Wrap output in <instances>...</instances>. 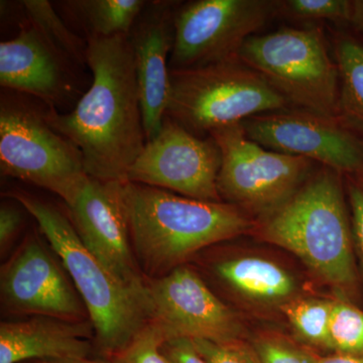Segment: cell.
I'll list each match as a JSON object with an SVG mask.
<instances>
[{"label":"cell","mask_w":363,"mask_h":363,"mask_svg":"<svg viewBox=\"0 0 363 363\" xmlns=\"http://www.w3.org/2000/svg\"><path fill=\"white\" fill-rule=\"evenodd\" d=\"M87 42L92 82L71 111L48 107L52 128L80 150L88 177L125 183L147 135L128 35Z\"/></svg>","instance_id":"6da1fadb"},{"label":"cell","mask_w":363,"mask_h":363,"mask_svg":"<svg viewBox=\"0 0 363 363\" xmlns=\"http://www.w3.org/2000/svg\"><path fill=\"white\" fill-rule=\"evenodd\" d=\"M121 191L136 260L152 276H164L202 248L252 225L242 210L228 203L200 201L130 182Z\"/></svg>","instance_id":"7a4b0ae2"},{"label":"cell","mask_w":363,"mask_h":363,"mask_svg":"<svg viewBox=\"0 0 363 363\" xmlns=\"http://www.w3.org/2000/svg\"><path fill=\"white\" fill-rule=\"evenodd\" d=\"M342 176L322 167L288 201L264 217L259 233L294 253L328 285L348 292L357 284V269Z\"/></svg>","instance_id":"3957f363"},{"label":"cell","mask_w":363,"mask_h":363,"mask_svg":"<svg viewBox=\"0 0 363 363\" xmlns=\"http://www.w3.org/2000/svg\"><path fill=\"white\" fill-rule=\"evenodd\" d=\"M37 221L82 298L102 354L111 357L149 323L145 301L128 290L85 247L70 217L51 203L21 190L4 193Z\"/></svg>","instance_id":"277c9868"},{"label":"cell","mask_w":363,"mask_h":363,"mask_svg":"<svg viewBox=\"0 0 363 363\" xmlns=\"http://www.w3.org/2000/svg\"><path fill=\"white\" fill-rule=\"evenodd\" d=\"M292 108L240 58L169 71L166 116L199 138L257 114Z\"/></svg>","instance_id":"5b68a950"},{"label":"cell","mask_w":363,"mask_h":363,"mask_svg":"<svg viewBox=\"0 0 363 363\" xmlns=\"http://www.w3.org/2000/svg\"><path fill=\"white\" fill-rule=\"evenodd\" d=\"M40 100L2 90L0 97V171L45 189L65 204L83 185L87 174L80 150L55 130Z\"/></svg>","instance_id":"8992f818"},{"label":"cell","mask_w":363,"mask_h":363,"mask_svg":"<svg viewBox=\"0 0 363 363\" xmlns=\"http://www.w3.org/2000/svg\"><path fill=\"white\" fill-rule=\"evenodd\" d=\"M238 58L266 79L292 108L338 117V69L321 26L253 35Z\"/></svg>","instance_id":"52a82bcc"},{"label":"cell","mask_w":363,"mask_h":363,"mask_svg":"<svg viewBox=\"0 0 363 363\" xmlns=\"http://www.w3.org/2000/svg\"><path fill=\"white\" fill-rule=\"evenodd\" d=\"M209 136L221 152L217 187L222 201L264 217L288 201L316 164L266 149L248 138L241 123L218 128Z\"/></svg>","instance_id":"ba28073f"},{"label":"cell","mask_w":363,"mask_h":363,"mask_svg":"<svg viewBox=\"0 0 363 363\" xmlns=\"http://www.w3.org/2000/svg\"><path fill=\"white\" fill-rule=\"evenodd\" d=\"M278 13L274 0H195L180 4L169 71L238 58L243 44Z\"/></svg>","instance_id":"9c48e42d"},{"label":"cell","mask_w":363,"mask_h":363,"mask_svg":"<svg viewBox=\"0 0 363 363\" xmlns=\"http://www.w3.org/2000/svg\"><path fill=\"white\" fill-rule=\"evenodd\" d=\"M266 149L305 157L343 176L363 173V136L339 117L298 108L267 112L241 123Z\"/></svg>","instance_id":"30bf717a"},{"label":"cell","mask_w":363,"mask_h":363,"mask_svg":"<svg viewBox=\"0 0 363 363\" xmlns=\"http://www.w3.org/2000/svg\"><path fill=\"white\" fill-rule=\"evenodd\" d=\"M221 152L211 138H199L169 117L147 140L126 182L160 188L205 202H223L217 181Z\"/></svg>","instance_id":"8fae6325"},{"label":"cell","mask_w":363,"mask_h":363,"mask_svg":"<svg viewBox=\"0 0 363 363\" xmlns=\"http://www.w3.org/2000/svg\"><path fill=\"white\" fill-rule=\"evenodd\" d=\"M123 184L87 177L66 205L72 223L85 247L114 278L147 306V283L131 243Z\"/></svg>","instance_id":"7c38bea8"},{"label":"cell","mask_w":363,"mask_h":363,"mask_svg":"<svg viewBox=\"0 0 363 363\" xmlns=\"http://www.w3.org/2000/svg\"><path fill=\"white\" fill-rule=\"evenodd\" d=\"M145 295L147 319L162 329L167 341L240 339L242 328L238 316L188 267H177L147 284Z\"/></svg>","instance_id":"4fadbf2b"},{"label":"cell","mask_w":363,"mask_h":363,"mask_svg":"<svg viewBox=\"0 0 363 363\" xmlns=\"http://www.w3.org/2000/svg\"><path fill=\"white\" fill-rule=\"evenodd\" d=\"M2 307L13 314L86 321L88 312L72 281L35 234L1 267Z\"/></svg>","instance_id":"5bb4252c"},{"label":"cell","mask_w":363,"mask_h":363,"mask_svg":"<svg viewBox=\"0 0 363 363\" xmlns=\"http://www.w3.org/2000/svg\"><path fill=\"white\" fill-rule=\"evenodd\" d=\"M79 68L28 20L16 37L0 44L1 87L35 98L60 113L71 111L84 94Z\"/></svg>","instance_id":"9a60e30c"},{"label":"cell","mask_w":363,"mask_h":363,"mask_svg":"<svg viewBox=\"0 0 363 363\" xmlns=\"http://www.w3.org/2000/svg\"><path fill=\"white\" fill-rule=\"evenodd\" d=\"M180 2L147 1L128 35L147 140L161 130L169 95V61L175 40V18Z\"/></svg>","instance_id":"2e32d148"},{"label":"cell","mask_w":363,"mask_h":363,"mask_svg":"<svg viewBox=\"0 0 363 363\" xmlns=\"http://www.w3.org/2000/svg\"><path fill=\"white\" fill-rule=\"evenodd\" d=\"M91 322L33 316L0 324V363L89 357Z\"/></svg>","instance_id":"e0dca14e"},{"label":"cell","mask_w":363,"mask_h":363,"mask_svg":"<svg viewBox=\"0 0 363 363\" xmlns=\"http://www.w3.org/2000/svg\"><path fill=\"white\" fill-rule=\"evenodd\" d=\"M145 4V0H67L54 6L74 32L80 30L88 40L128 35Z\"/></svg>","instance_id":"ac0fdd59"},{"label":"cell","mask_w":363,"mask_h":363,"mask_svg":"<svg viewBox=\"0 0 363 363\" xmlns=\"http://www.w3.org/2000/svg\"><path fill=\"white\" fill-rule=\"evenodd\" d=\"M216 274L245 297L259 301H283L297 290L295 279L271 260L245 257L227 259L216 266Z\"/></svg>","instance_id":"d6986e66"},{"label":"cell","mask_w":363,"mask_h":363,"mask_svg":"<svg viewBox=\"0 0 363 363\" xmlns=\"http://www.w3.org/2000/svg\"><path fill=\"white\" fill-rule=\"evenodd\" d=\"M333 56L339 74L338 117L363 136V43L339 33Z\"/></svg>","instance_id":"ffe728a7"},{"label":"cell","mask_w":363,"mask_h":363,"mask_svg":"<svg viewBox=\"0 0 363 363\" xmlns=\"http://www.w3.org/2000/svg\"><path fill=\"white\" fill-rule=\"evenodd\" d=\"M21 4L25 9L26 20L33 23L45 39L74 63L80 67L87 66V42L67 25L52 2L25 0Z\"/></svg>","instance_id":"44dd1931"},{"label":"cell","mask_w":363,"mask_h":363,"mask_svg":"<svg viewBox=\"0 0 363 363\" xmlns=\"http://www.w3.org/2000/svg\"><path fill=\"white\" fill-rule=\"evenodd\" d=\"M333 302L315 298L293 301L281 307L298 336L323 350H332L330 321Z\"/></svg>","instance_id":"7402d4cb"},{"label":"cell","mask_w":363,"mask_h":363,"mask_svg":"<svg viewBox=\"0 0 363 363\" xmlns=\"http://www.w3.org/2000/svg\"><path fill=\"white\" fill-rule=\"evenodd\" d=\"M332 351L363 354V312L344 302H333L330 321Z\"/></svg>","instance_id":"603a6c76"},{"label":"cell","mask_w":363,"mask_h":363,"mask_svg":"<svg viewBox=\"0 0 363 363\" xmlns=\"http://www.w3.org/2000/svg\"><path fill=\"white\" fill-rule=\"evenodd\" d=\"M278 7V14L303 23H350V0H281Z\"/></svg>","instance_id":"cb8c5ba5"},{"label":"cell","mask_w":363,"mask_h":363,"mask_svg":"<svg viewBox=\"0 0 363 363\" xmlns=\"http://www.w3.org/2000/svg\"><path fill=\"white\" fill-rule=\"evenodd\" d=\"M166 341L162 329L149 322L125 347L108 359L113 363H172L162 352Z\"/></svg>","instance_id":"d4e9b609"},{"label":"cell","mask_w":363,"mask_h":363,"mask_svg":"<svg viewBox=\"0 0 363 363\" xmlns=\"http://www.w3.org/2000/svg\"><path fill=\"white\" fill-rule=\"evenodd\" d=\"M262 363H317V354L279 336H260L252 343Z\"/></svg>","instance_id":"484cf974"},{"label":"cell","mask_w":363,"mask_h":363,"mask_svg":"<svg viewBox=\"0 0 363 363\" xmlns=\"http://www.w3.org/2000/svg\"><path fill=\"white\" fill-rule=\"evenodd\" d=\"M196 350L209 363H262L252 345L240 340L214 342L206 339L192 340Z\"/></svg>","instance_id":"4316f807"},{"label":"cell","mask_w":363,"mask_h":363,"mask_svg":"<svg viewBox=\"0 0 363 363\" xmlns=\"http://www.w3.org/2000/svg\"><path fill=\"white\" fill-rule=\"evenodd\" d=\"M25 212V207L13 198L6 197V200L2 201L0 206V250L2 255L7 252L20 233Z\"/></svg>","instance_id":"83f0119b"},{"label":"cell","mask_w":363,"mask_h":363,"mask_svg":"<svg viewBox=\"0 0 363 363\" xmlns=\"http://www.w3.org/2000/svg\"><path fill=\"white\" fill-rule=\"evenodd\" d=\"M347 182L352 235L363 262V181L357 176H344Z\"/></svg>","instance_id":"f1b7e54d"},{"label":"cell","mask_w":363,"mask_h":363,"mask_svg":"<svg viewBox=\"0 0 363 363\" xmlns=\"http://www.w3.org/2000/svg\"><path fill=\"white\" fill-rule=\"evenodd\" d=\"M162 350L172 363H209L196 350L191 339H171L162 344Z\"/></svg>","instance_id":"f546056e"},{"label":"cell","mask_w":363,"mask_h":363,"mask_svg":"<svg viewBox=\"0 0 363 363\" xmlns=\"http://www.w3.org/2000/svg\"><path fill=\"white\" fill-rule=\"evenodd\" d=\"M317 363H363V354L337 352L329 355L317 354Z\"/></svg>","instance_id":"4dcf8cb0"},{"label":"cell","mask_w":363,"mask_h":363,"mask_svg":"<svg viewBox=\"0 0 363 363\" xmlns=\"http://www.w3.org/2000/svg\"><path fill=\"white\" fill-rule=\"evenodd\" d=\"M350 23L359 35H363V0L351 1Z\"/></svg>","instance_id":"1f68e13d"},{"label":"cell","mask_w":363,"mask_h":363,"mask_svg":"<svg viewBox=\"0 0 363 363\" xmlns=\"http://www.w3.org/2000/svg\"><path fill=\"white\" fill-rule=\"evenodd\" d=\"M30 363H113L111 359H91L89 357L73 358V359L38 360Z\"/></svg>","instance_id":"d6a6232c"},{"label":"cell","mask_w":363,"mask_h":363,"mask_svg":"<svg viewBox=\"0 0 363 363\" xmlns=\"http://www.w3.org/2000/svg\"><path fill=\"white\" fill-rule=\"evenodd\" d=\"M360 179H362V180L363 181V173H362V175L359 177Z\"/></svg>","instance_id":"836d02e7"}]
</instances>
